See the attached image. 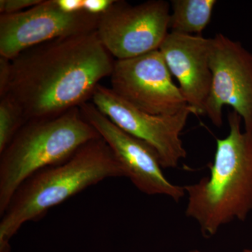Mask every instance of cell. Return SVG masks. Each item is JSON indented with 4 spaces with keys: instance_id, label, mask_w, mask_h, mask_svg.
<instances>
[{
    "instance_id": "1",
    "label": "cell",
    "mask_w": 252,
    "mask_h": 252,
    "mask_svg": "<svg viewBox=\"0 0 252 252\" xmlns=\"http://www.w3.org/2000/svg\"><path fill=\"white\" fill-rule=\"evenodd\" d=\"M114 61L95 31L47 41L11 60L6 94L28 122L56 117L89 102Z\"/></svg>"
},
{
    "instance_id": "19",
    "label": "cell",
    "mask_w": 252,
    "mask_h": 252,
    "mask_svg": "<svg viewBox=\"0 0 252 252\" xmlns=\"http://www.w3.org/2000/svg\"><path fill=\"white\" fill-rule=\"evenodd\" d=\"M243 252H252V249H245Z\"/></svg>"
},
{
    "instance_id": "14",
    "label": "cell",
    "mask_w": 252,
    "mask_h": 252,
    "mask_svg": "<svg viewBox=\"0 0 252 252\" xmlns=\"http://www.w3.org/2000/svg\"><path fill=\"white\" fill-rule=\"evenodd\" d=\"M42 0H1L0 14H12L22 12L41 2Z\"/></svg>"
},
{
    "instance_id": "7",
    "label": "cell",
    "mask_w": 252,
    "mask_h": 252,
    "mask_svg": "<svg viewBox=\"0 0 252 252\" xmlns=\"http://www.w3.org/2000/svg\"><path fill=\"white\" fill-rule=\"evenodd\" d=\"M109 77L113 92L142 112L170 116L189 107L159 50L115 60Z\"/></svg>"
},
{
    "instance_id": "17",
    "label": "cell",
    "mask_w": 252,
    "mask_h": 252,
    "mask_svg": "<svg viewBox=\"0 0 252 252\" xmlns=\"http://www.w3.org/2000/svg\"><path fill=\"white\" fill-rule=\"evenodd\" d=\"M58 6L63 11L75 14L84 11V0H56Z\"/></svg>"
},
{
    "instance_id": "6",
    "label": "cell",
    "mask_w": 252,
    "mask_h": 252,
    "mask_svg": "<svg viewBox=\"0 0 252 252\" xmlns=\"http://www.w3.org/2000/svg\"><path fill=\"white\" fill-rule=\"evenodd\" d=\"M91 99L118 127L152 147L163 169L178 167L187 157L181 134L190 114H195L191 107L174 115H153L132 107L102 84L97 86Z\"/></svg>"
},
{
    "instance_id": "16",
    "label": "cell",
    "mask_w": 252,
    "mask_h": 252,
    "mask_svg": "<svg viewBox=\"0 0 252 252\" xmlns=\"http://www.w3.org/2000/svg\"><path fill=\"white\" fill-rule=\"evenodd\" d=\"M11 60L0 57V97L7 94L11 77Z\"/></svg>"
},
{
    "instance_id": "2",
    "label": "cell",
    "mask_w": 252,
    "mask_h": 252,
    "mask_svg": "<svg viewBox=\"0 0 252 252\" xmlns=\"http://www.w3.org/2000/svg\"><path fill=\"white\" fill-rule=\"evenodd\" d=\"M228 119L229 132L217 139L210 175L185 186L186 215L205 237L233 220L243 221L252 211V132L242 130L243 120L234 111Z\"/></svg>"
},
{
    "instance_id": "11",
    "label": "cell",
    "mask_w": 252,
    "mask_h": 252,
    "mask_svg": "<svg viewBox=\"0 0 252 252\" xmlns=\"http://www.w3.org/2000/svg\"><path fill=\"white\" fill-rule=\"evenodd\" d=\"M211 38L170 32L159 48L187 105L204 115L212 85Z\"/></svg>"
},
{
    "instance_id": "3",
    "label": "cell",
    "mask_w": 252,
    "mask_h": 252,
    "mask_svg": "<svg viewBox=\"0 0 252 252\" xmlns=\"http://www.w3.org/2000/svg\"><path fill=\"white\" fill-rule=\"evenodd\" d=\"M125 177L124 170L101 137L88 142L67 160L30 177L11 198L0 220V252H10V241L29 221L40 220L85 189L109 178Z\"/></svg>"
},
{
    "instance_id": "9",
    "label": "cell",
    "mask_w": 252,
    "mask_h": 252,
    "mask_svg": "<svg viewBox=\"0 0 252 252\" xmlns=\"http://www.w3.org/2000/svg\"><path fill=\"white\" fill-rule=\"evenodd\" d=\"M99 16L64 12L56 0H42L17 14H0V57L11 61L43 43L96 31Z\"/></svg>"
},
{
    "instance_id": "15",
    "label": "cell",
    "mask_w": 252,
    "mask_h": 252,
    "mask_svg": "<svg viewBox=\"0 0 252 252\" xmlns=\"http://www.w3.org/2000/svg\"><path fill=\"white\" fill-rule=\"evenodd\" d=\"M114 1L115 0H84V11L100 16L112 6Z\"/></svg>"
},
{
    "instance_id": "12",
    "label": "cell",
    "mask_w": 252,
    "mask_h": 252,
    "mask_svg": "<svg viewBox=\"0 0 252 252\" xmlns=\"http://www.w3.org/2000/svg\"><path fill=\"white\" fill-rule=\"evenodd\" d=\"M216 0H172L169 20L171 32L201 35L211 21Z\"/></svg>"
},
{
    "instance_id": "18",
    "label": "cell",
    "mask_w": 252,
    "mask_h": 252,
    "mask_svg": "<svg viewBox=\"0 0 252 252\" xmlns=\"http://www.w3.org/2000/svg\"><path fill=\"white\" fill-rule=\"evenodd\" d=\"M187 252H205L201 251V250H190V251H189Z\"/></svg>"
},
{
    "instance_id": "10",
    "label": "cell",
    "mask_w": 252,
    "mask_h": 252,
    "mask_svg": "<svg viewBox=\"0 0 252 252\" xmlns=\"http://www.w3.org/2000/svg\"><path fill=\"white\" fill-rule=\"evenodd\" d=\"M81 113L98 132L115 156L127 177L142 193L164 195L178 203L186 196L185 187L170 182L152 147L127 133L96 108L91 102L82 104Z\"/></svg>"
},
{
    "instance_id": "13",
    "label": "cell",
    "mask_w": 252,
    "mask_h": 252,
    "mask_svg": "<svg viewBox=\"0 0 252 252\" xmlns=\"http://www.w3.org/2000/svg\"><path fill=\"white\" fill-rule=\"evenodd\" d=\"M27 122L21 106L11 95L0 97V153Z\"/></svg>"
},
{
    "instance_id": "5",
    "label": "cell",
    "mask_w": 252,
    "mask_h": 252,
    "mask_svg": "<svg viewBox=\"0 0 252 252\" xmlns=\"http://www.w3.org/2000/svg\"><path fill=\"white\" fill-rule=\"evenodd\" d=\"M170 5L150 0L132 5L115 0L100 15L96 33L116 60L138 57L158 50L169 32Z\"/></svg>"
},
{
    "instance_id": "4",
    "label": "cell",
    "mask_w": 252,
    "mask_h": 252,
    "mask_svg": "<svg viewBox=\"0 0 252 252\" xmlns=\"http://www.w3.org/2000/svg\"><path fill=\"white\" fill-rule=\"evenodd\" d=\"M99 137L80 107L56 117L28 121L0 153V215L30 177L62 163Z\"/></svg>"
},
{
    "instance_id": "8",
    "label": "cell",
    "mask_w": 252,
    "mask_h": 252,
    "mask_svg": "<svg viewBox=\"0 0 252 252\" xmlns=\"http://www.w3.org/2000/svg\"><path fill=\"white\" fill-rule=\"evenodd\" d=\"M212 85L205 114L212 124H223V109L230 106L252 132V54L239 41L223 34L211 38Z\"/></svg>"
}]
</instances>
